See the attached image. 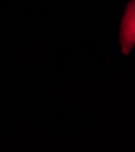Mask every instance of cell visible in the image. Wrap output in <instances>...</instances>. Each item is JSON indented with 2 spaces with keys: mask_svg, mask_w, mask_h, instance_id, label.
Returning a JSON list of instances; mask_svg holds the SVG:
<instances>
[{
  "mask_svg": "<svg viewBox=\"0 0 135 152\" xmlns=\"http://www.w3.org/2000/svg\"><path fill=\"white\" fill-rule=\"evenodd\" d=\"M120 45L123 54H129L135 45V0L130 1L126 9L120 26Z\"/></svg>",
  "mask_w": 135,
  "mask_h": 152,
  "instance_id": "1",
  "label": "cell"
}]
</instances>
